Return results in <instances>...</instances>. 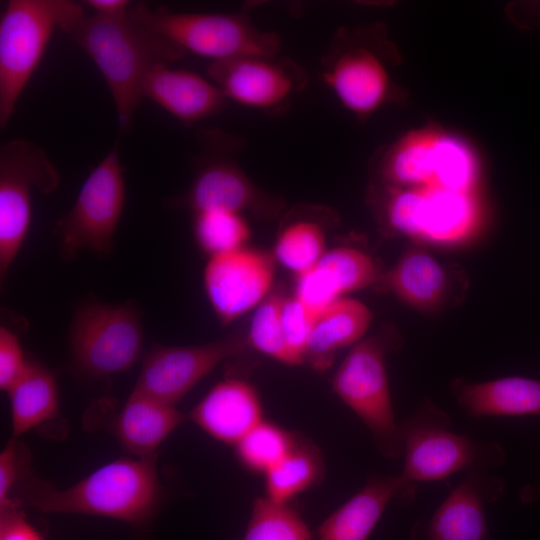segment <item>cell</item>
Masks as SVG:
<instances>
[{"label": "cell", "instance_id": "cell-3", "mask_svg": "<svg viewBox=\"0 0 540 540\" xmlns=\"http://www.w3.org/2000/svg\"><path fill=\"white\" fill-rule=\"evenodd\" d=\"M396 59L381 25L340 27L320 60L321 77L344 108L365 119L395 100L389 66Z\"/></svg>", "mask_w": 540, "mask_h": 540}, {"label": "cell", "instance_id": "cell-33", "mask_svg": "<svg viewBox=\"0 0 540 540\" xmlns=\"http://www.w3.org/2000/svg\"><path fill=\"white\" fill-rule=\"evenodd\" d=\"M315 315L294 294L283 297L281 306L283 331L290 350L301 365L305 364L306 346Z\"/></svg>", "mask_w": 540, "mask_h": 540}, {"label": "cell", "instance_id": "cell-21", "mask_svg": "<svg viewBox=\"0 0 540 540\" xmlns=\"http://www.w3.org/2000/svg\"><path fill=\"white\" fill-rule=\"evenodd\" d=\"M479 219L472 192L414 188L411 237L449 243L471 234Z\"/></svg>", "mask_w": 540, "mask_h": 540}, {"label": "cell", "instance_id": "cell-12", "mask_svg": "<svg viewBox=\"0 0 540 540\" xmlns=\"http://www.w3.org/2000/svg\"><path fill=\"white\" fill-rule=\"evenodd\" d=\"M206 71L227 100L268 114L285 112L309 82L303 67L280 56L213 61Z\"/></svg>", "mask_w": 540, "mask_h": 540}, {"label": "cell", "instance_id": "cell-7", "mask_svg": "<svg viewBox=\"0 0 540 540\" xmlns=\"http://www.w3.org/2000/svg\"><path fill=\"white\" fill-rule=\"evenodd\" d=\"M393 347L394 340L381 335L360 340L331 379L334 393L365 424L380 454L390 459L404 451L386 373V355Z\"/></svg>", "mask_w": 540, "mask_h": 540}, {"label": "cell", "instance_id": "cell-8", "mask_svg": "<svg viewBox=\"0 0 540 540\" xmlns=\"http://www.w3.org/2000/svg\"><path fill=\"white\" fill-rule=\"evenodd\" d=\"M205 149L189 189L173 205L186 207L193 214L226 211L251 214L272 220L284 209V201L258 187L232 156L236 139L222 132L206 131L201 139Z\"/></svg>", "mask_w": 540, "mask_h": 540}, {"label": "cell", "instance_id": "cell-32", "mask_svg": "<svg viewBox=\"0 0 540 540\" xmlns=\"http://www.w3.org/2000/svg\"><path fill=\"white\" fill-rule=\"evenodd\" d=\"M193 216L195 241L209 257L245 247L250 239L251 229L243 214L209 211Z\"/></svg>", "mask_w": 540, "mask_h": 540}, {"label": "cell", "instance_id": "cell-1", "mask_svg": "<svg viewBox=\"0 0 540 540\" xmlns=\"http://www.w3.org/2000/svg\"><path fill=\"white\" fill-rule=\"evenodd\" d=\"M93 60L112 94L119 134L132 129L145 75L159 64L181 59L185 51L167 37L122 18L83 16L67 33Z\"/></svg>", "mask_w": 540, "mask_h": 540}, {"label": "cell", "instance_id": "cell-17", "mask_svg": "<svg viewBox=\"0 0 540 540\" xmlns=\"http://www.w3.org/2000/svg\"><path fill=\"white\" fill-rule=\"evenodd\" d=\"M189 419L212 438L234 446L264 418L256 388L244 379L230 377L206 393Z\"/></svg>", "mask_w": 540, "mask_h": 540}, {"label": "cell", "instance_id": "cell-24", "mask_svg": "<svg viewBox=\"0 0 540 540\" xmlns=\"http://www.w3.org/2000/svg\"><path fill=\"white\" fill-rule=\"evenodd\" d=\"M452 392L457 403L473 417L540 414V380L537 379L455 380Z\"/></svg>", "mask_w": 540, "mask_h": 540}, {"label": "cell", "instance_id": "cell-19", "mask_svg": "<svg viewBox=\"0 0 540 540\" xmlns=\"http://www.w3.org/2000/svg\"><path fill=\"white\" fill-rule=\"evenodd\" d=\"M450 135L433 130L411 132L397 140L376 164L379 184L398 187H436L442 174Z\"/></svg>", "mask_w": 540, "mask_h": 540}, {"label": "cell", "instance_id": "cell-30", "mask_svg": "<svg viewBox=\"0 0 540 540\" xmlns=\"http://www.w3.org/2000/svg\"><path fill=\"white\" fill-rule=\"evenodd\" d=\"M296 435L263 419L234 445L236 457L247 470L264 475L289 452Z\"/></svg>", "mask_w": 540, "mask_h": 540}, {"label": "cell", "instance_id": "cell-16", "mask_svg": "<svg viewBox=\"0 0 540 540\" xmlns=\"http://www.w3.org/2000/svg\"><path fill=\"white\" fill-rule=\"evenodd\" d=\"M374 261L352 247L327 250L309 271L296 276L294 295L315 314L343 295L377 282Z\"/></svg>", "mask_w": 540, "mask_h": 540}, {"label": "cell", "instance_id": "cell-29", "mask_svg": "<svg viewBox=\"0 0 540 540\" xmlns=\"http://www.w3.org/2000/svg\"><path fill=\"white\" fill-rule=\"evenodd\" d=\"M238 540H312V533L290 503L257 497L243 536Z\"/></svg>", "mask_w": 540, "mask_h": 540}, {"label": "cell", "instance_id": "cell-4", "mask_svg": "<svg viewBox=\"0 0 540 540\" xmlns=\"http://www.w3.org/2000/svg\"><path fill=\"white\" fill-rule=\"evenodd\" d=\"M84 16L69 0H10L0 19V126L5 128L56 29Z\"/></svg>", "mask_w": 540, "mask_h": 540}, {"label": "cell", "instance_id": "cell-13", "mask_svg": "<svg viewBox=\"0 0 540 540\" xmlns=\"http://www.w3.org/2000/svg\"><path fill=\"white\" fill-rule=\"evenodd\" d=\"M246 349L245 335L240 334L199 345H154L143 361L133 390L176 405L221 362Z\"/></svg>", "mask_w": 540, "mask_h": 540}, {"label": "cell", "instance_id": "cell-34", "mask_svg": "<svg viewBox=\"0 0 540 540\" xmlns=\"http://www.w3.org/2000/svg\"><path fill=\"white\" fill-rule=\"evenodd\" d=\"M25 358L18 336L4 325L0 326V388L7 391L26 371Z\"/></svg>", "mask_w": 540, "mask_h": 540}, {"label": "cell", "instance_id": "cell-38", "mask_svg": "<svg viewBox=\"0 0 540 540\" xmlns=\"http://www.w3.org/2000/svg\"><path fill=\"white\" fill-rule=\"evenodd\" d=\"M522 498L526 501H532L540 498V484L536 487H527L522 492Z\"/></svg>", "mask_w": 540, "mask_h": 540}, {"label": "cell", "instance_id": "cell-35", "mask_svg": "<svg viewBox=\"0 0 540 540\" xmlns=\"http://www.w3.org/2000/svg\"><path fill=\"white\" fill-rule=\"evenodd\" d=\"M0 540H46L15 503L0 509Z\"/></svg>", "mask_w": 540, "mask_h": 540}, {"label": "cell", "instance_id": "cell-15", "mask_svg": "<svg viewBox=\"0 0 540 540\" xmlns=\"http://www.w3.org/2000/svg\"><path fill=\"white\" fill-rule=\"evenodd\" d=\"M504 481L475 466L448 494L434 514L413 527L414 540H488L485 505L503 494Z\"/></svg>", "mask_w": 540, "mask_h": 540}, {"label": "cell", "instance_id": "cell-20", "mask_svg": "<svg viewBox=\"0 0 540 540\" xmlns=\"http://www.w3.org/2000/svg\"><path fill=\"white\" fill-rule=\"evenodd\" d=\"M142 96L187 124L220 113L227 102L210 79L169 64H159L145 75Z\"/></svg>", "mask_w": 540, "mask_h": 540}, {"label": "cell", "instance_id": "cell-11", "mask_svg": "<svg viewBox=\"0 0 540 540\" xmlns=\"http://www.w3.org/2000/svg\"><path fill=\"white\" fill-rule=\"evenodd\" d=\"M60 176L46 153L24 139L0 148V279L19 253L30 228L32 189L49 194Z\"/></svg>", "mask_w": 540, "mask_h": 540}, {"label": "cell", "instance_id": "cell-2", "mask_svg": "<svg viewBox=\"0 0 540 540\" xmlns=\"http://www.w3.org/2000/svg\"><path fill=\"white\" fill-rule=\"evenodd\" d=\"M155 461V456L118 459L63 490L34 481L17 503L43 513L95 515L143 524L161 499Z\"/></svg>", "mask_w": 540, "mask_h": 540}, {"label": "cell", "instance_id": "cell-25", "mask_svg": "<svg viewBox=\"0 0 540 540\" xmlns=\"http://www.w3.org/2000/svg\"><path fill=\"white\" fill-rule=\"evenodd\" d=\"M333 220L325 207L298 208L290 214L278 233L273 257L299 276L312 269L326 250V225Z\"/></svg>", "mask_w": 540, "mask_h": 540}, {"label": "cell", "instance_id": "cell-10", "mask_svg": "<svg viewBox=\"0 0 540 540\" xmlns=\"http://www.w3.org/2000/svg\"><path fill=\"white\" fill-rule=\"evenodd\" d=\"M69 343L75 366L86 375L104 378L125 372L142 353L140 310L132 302H87L72 319Z\"/></svg>", "mask_w": 540, "mask_h": 540}, {"label": "cell", "instance_id": "cell-26", "mask_svg": "<svg viewBox=\"0 0 540 540\" xmlns=\"http://www.w3.org/2000/svg\"><path fill=\"white\" fill-rule=\"evenodd\" d=\"M381 279L398 298L422 310L439 305L447 290L445 269L420 250L405 253Z\"/></svg>", "mask_w": 540, "mask_h": 540}, {"label": "cell", "instance_id": "cell-6", "mask_svg": "<svg viewBox=\"0 0 540 540\" xmlns=\"http://www.w3.org/2000/svg\"><path fill=\"white\" fill-rule=\"evenodd\" d=\"M447 413L431 401L399 423L404 445L400 477L412 484L443 480L475 466L501 465L505 451L496 441L479 442L449 429Z\"/></svg>", "mask_w": 540, "mask_h": 540}, {"label": "cell", "instance_id": "cell-18", "mask_svg": "<svg viewBox=\"0 0 540 540\" xmlns=\"http://www.w3.org/2000/svg\"><path fill=\"white\" fill-rule=\"evenodd\" d=\"M416 484L400 475L373 477L331 513L318 528V540H367L386 507L407 506L414 500Z\"/></svg>", "mask_w": 540, "mask_h": 540}, {"label": "cell", "instance_id": "cell-22", "mask_svg": "<svg viewBox=\"0 0 540 540\" xmlns=\"http://www.w3.org/2000/svg\"><path fill=\"white\" fill-rule=\"evenodd\" d=\"M371 320V311L359 300L344 297L336 300L315 315L305 363L318 372L327 370L338 350L360 341Z\"/></svg>", "mask_w": 540, "mask_h": 540}, {"label": "cell", "instance_id": "cell-28", "mask_svg": "<svg viewBox=\"0 0 540 540\" xmlns=\"http://www.w3.org/2000/svg\"><path fill=\"white\" fill-rule=\"evenodd\" d=\"M324 473V460L317 446L297 434L289 452L264 474L265 496L276 502L289 503L315 487Z\"/></svg>", "mask_w": 540, "mask_h": 540}, {"label": "cell", "instance_id": "cell-37", "mask_svg": "<svg viewBox=\"0 0 540 540\" xmlns=\"http://www.w3.org/2000/svg\"><path fill=\"white\" fill-rule=\"evenodd\" d=\"M83 4L93 9L95 15L112 19L127 16L130 9L127 0H85Z\"/></svg>", "mask_w": 540, "mask_h": 540}, {"label": "cell", "instance_id": "cell-31", "mask_svg": "<svg viewBox=\"0 0 540 540\" xmlns=\"http://www.w3.org/2000/svg\"><path fill=\"white\" fill-rule=\"evenodd\" d=\"M283 296L269 294L256 308L251 318L245 340L251 348L288 366H300L290 350L281 322Z\"/></svg>", "mask_w": 540, "mask_h": 540}, {"label": "cell", "instance_id": "cell-27", "mask_svg": "<svg viewBox=\"0 0 540 540\" xmlns=\"http://www.w3.org/2000/svg\"><path fill=\"white\" fill-rule=\"evenodd\" d=\"M6 392L14 437L52 419L58 413L56 379L51 371L37 362L29 361L24 374Z\"/></svg>", "mask_w": 540, "mask_h": 540}, {"label": "cell", "instance_id": "cell-5", "mask_svg": "<svg viewBox=\"0 0 540 540\" xmlns=\"http://www.w3.org/2000/svg\"><path fill=\"white\" fill-rule=\"evenodd\" d=\"M134 22L167 37L185 52L222 61L245 56H280L281 38L274 31L255 26L248 12L184 13L146 4L129 9Z\"/></svg>", "mask_w": 540, "mask_h": 540}, {"label": "cell", "instance_id": "cell-14", "mask_svg": "<svg viewBox=\"0 0 540 540\" xmlns=\"http://www.w3.org/2000/svg\"><path fill=\"white\" fill-rule=\"evenodd\" d=\"M275 259L267 252L242 247L209 257L203 272L206 297L226 326L255 309L268 295Z\"/></svg>", "mask_w": 540, "mask_h": 540}, {"label": "cell", "instance_id": "cell-23", "mask_svg": "<svg viewBox=\"0 0 540 540\" xmlns=\"http://www.w3.org/2000/svg\"><path fill=\"white\" fill-rule=\"evenodd\" d=\"M185 419L175 405L133 390L116 418L114 431L129 452L153 457Z\"/></svg>", "mask_w": 540, "mask_h": 540}, {"label": "cell", "instance_id": "cell-36", "mask_svg": "<svg viewBox=\"0 0 540 540\" xmlns=\"http://www.w3.org/2000/svg\"><path fill=\"white\" fill-rule=\"evenodd\" d=\"M20 448L10 441L0 453V509L17 503L11 497L20 474Z\"/></svg>", "mask_w": 540, "mask_h": 540}, {"label": "cell", "instance_id": "cell-9", "mask_svg": "<svg viewBox=\"0 0 540 540\" xmlns=\"http://www.w3.org/2000/svg\"><path fill=\"white\" fill-rule=\"evenodd\" d=\"M118 140L90 172L72 208L55 224L54 234L65 261H72L84 249L99 256L112 251L125 202Z\"/></svg>", "mask_w": 540, "mask_h": 540}]
</instances>
